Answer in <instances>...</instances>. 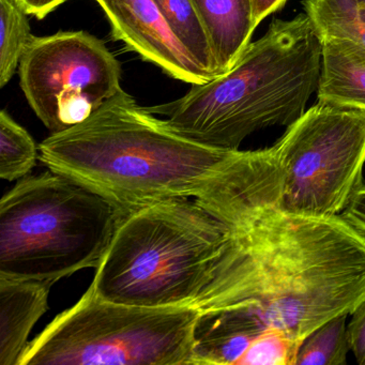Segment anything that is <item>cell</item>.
Wrapping results in <instances>:
<instances>
[{
	"label": "cell",
	"instance_id": "1",
	"mask_svg": "<svg viewBox=\"0 0 365 365\" xmlns=\"http://www.w3.org/2000/svg\"><path fill=\"white\" fill-rule=\"evenodd\" d=\"M39 160L127 211L193 200L232 224L279 204L282 175L273 147L213 148L170 130L120 91L91 117L39 145Z\"/></svg>",
	"mask_w": 365,
	"mask_h": 365
},
{
	"label": "cell",
	"instance_id": "2",
	"mask_svg": "<svg viewBox=\"0 0 365 365\" xmlns=\"http://www.w3.org/2000/svg\"><path fill=\"white\" fill-rule=\"evenodd\" d=\"M230 301L202 314L200 345L253 341L279 330L303 341L336 316L365 303V235L341 215H290L271 205L239 224Z\"/></svg>",
	"mask_w": 365,
	"mask_h": 365
},
{
	"label": "cell",
	"instance_id": "3",
	"mask_svg": "<svg viewBox=\"0 0 365 365\" xmlns=\"http://www.w3.org/2000/svg\"><path fill=\"white\" fill-rule=\"evenodd\" d=\"M239 228L193 200L177 198L123 213L91 287L104 300L149 307H225Z\"/></svg>",
	"mask_w": 365,
	"mask_h": 365
},
{
	"label": "cell",
	"instance_id": "4",
	"mask_svg": "<svg viewBox=\"0 0 365 365\" xmlns=\"http://www.w3.org/2000/svg\"><path fill=\"white\" fill-rule=\"evenodd\" d=\"M322 41L307 14L275 19L234 67L185 97L146 108L173 131L213 148L239 150L247 136L288 125L319 86Z\"/></svg>",
	"mask_w": 365,
	"mask_h": 365
},
{
	"label": "cell",
	"instance_id": "5",
	"mask_svg": "<svg viewBox=\"0 0 365 365\" xmlns=\"http://www.w3.org/2000/svg\"><path fill=\"white\" fill-rule=\"evenodd\" d=\"M123 213L52 170L21 179L0 200V277L54 284L97 270Z\"/></svg>",
	"mask_w": 365,
	"mask_h": 365
},
{
	"label": "cell",
	"instance_id": "6",
	"mask_svg": "<svg viewBox=\"0 0 365 365\" xmlns=\"http://www.w3.org/2000/svg\"><path fill=\"white\" fill-rule=\"evenodd\" d=\"M202 315L190 307L110 302L89 286L29 341L20 365H198Z\"/></svg>",
	"mask_w": 365,
	"mask_h": 365
},
{
	"label": "cell",
	"instance_id": "7",
	"mask_svg": "<svg viewBox=\"0 0 365 365\" xmlns=\"http://www.w3.org/2000/svg\"><path fill=\"white\" fill-rule=\"evenodd\" d=\"M272 147L283 175L277 208L339 215L363 185L365 110L318 101Z\"/></svg>",
	"mask_w": 365,
	"mask_h": 365
},
{
	"label": "cell",
	"instance_id": "8",
	"mask_svg": "<svg viewBox=\"0 0 365 365\" xmlns=\"http://www.w3.org/2000/svg\"><path fill=\"white\" fill-rule=\"evenodd\" d=\"M19 73L29 106L52 134L86 120L123 91L120 63L86 31L34 36Z\"/></svg>",
	"mask_w": 365,
	"mask_h": 365
},
{
	"label": "cell",
	"instance_id": "9",
	"mask_svg": "<svg viewBox=\"0 0 365 365\" xmlns=\"http://www.w3.org/2000/svg\"><path fill=\"white\" fill-rule=\"evenodd\" d=\"M113 29L123 41L145 61L191 85L213 78L177 39L155 0H96Z\"/></svg>",
	"mask_w": 365,
	"mask_h": 365
},
{
	"label": "cell",
	"instance_id": "10",
	"mask_svg": "<svg viewBox=\"0 0 365 365\" xmlns=\"http://www.w3.org/2000/svg\"><path fill=\"white\" fill-rule=\"evenodd\" d=\"M53 284L0 277V365H20Z\"/></svg>",
	"mask_w": 365,
	"mask_h": 365
},
{
	"label": "cell",
	"instance_id": "11",
	"mask_svg": "<svg viewBox=\"0 0 365 365\" xmlns=\"http://www.w3.org/2000/svg\"><path fill=\"white\" fill-rule=\"evenodd\" d=\"M220 76L230 71L256 29L251 0H193Z\"/></svg>",
	"mask_w": 365,
	"mask_h": 365
},
{
	"label": "cell",
	"instance_id": "12",
	"mask_svg": "<svg viewBox=\"0 0 365 365\" xmlns=\"http://www.w3.org/2000/svg\"><path fill=\"white\" fill-rule=\"evenodd\" d=\"M318 101L365 110V48L348 40L320 38Z\"/></svg>",
	"mask_w": 365,
	"mask_h": 365
},
{
	"label": "cell",
	"instance_id": "13",
	"mask_svg": "<svg viewBox=\"0 0 365 365\" xmlns=\"http://www.w3.org/2000/svg\"><path fill=\"white\" fill-rule=\"evenodd\" d=\"M155 1L174 35L189 51L192 57L213 78L219 76L208 37L193 0Z\"/></svg>",
	"mask_w": 365,
	"mask_h": 365
},
{
	"label": "cell",
	"instance_id": "14",
	"mask_svg": "<svg viewBox=\"0 0 365 365\" xmlns=\"http://www.w3.org/2000/svg\"><path fill=\"white\" fill-rule=\"evenodd\" d=\"M320 38L348 40L365 48V21L356 0H303Z\"/></svg>",
	"mask_w": 365,
	"mask_h": 365
},
{
	"label": "cell",
	"instance_id": "15",
	"mask_svg": "<svg viewBox=\"0 0 365 365\" xmlns=\"http://www.w3.org/2000/svg\"><path fill=\"white\" fill-rule=\"evenodd\" d=\"M27 12L16 0H0V87L11 81L31 43Z\"/></svg>",
	"mask_w": 365,
	"mask_h": 365
},
{
	"label": "cell",
	"instance_id": "16",
	"mask_svg": "<svg viewBox=\"0 0 365 365\" xmlns=\"http://www.w3.org/2000/svg\"><path fill=\"white\" fill-rule=\"evenodd\" d=\"M39 159V147L26 129L6 110L0 113V178L21 180L29 176Z\"/></svg>",
	"mask_w": 365,
	"mask_h": 365
},
{
	"label": "cell",
	"instance_id": "17",
	"mask_svg": "<svg viewBox=\"0 0 365 365\" xmlns=\"http://www.w3.org/2000/svg\"><path fill=\"white\" fill-rule=\"evenodd\" d=\"M348 316H336L314 330L301 344L294 365H345L350 350Z\"/></svg>",
	"mask_w": 365,
	"mask_h": 365
},
{
	"label": "cell",
	"instance_id": "18",
	"mask_svg": "<svg viewBox=\"0 0 365 365\" xmlns=\"http://www.w3.org/2000/svg\"><path fill=\"white\" fill-rule=\"evenodd\" d=\"M301 343L279 330L254 337L237 365H294Z\"/></svg>",
	"mask_w": 365,
	"mask_h": 365
},
{
	"label": "cell",
	"instance_id": "19",
	"mask_svg": "<svg viewBox=\"0 0 365 365\" xmlns=\"http://www.w3.org/2000/svg\"><path fill=\"white\" fill-rule=\"evenodd\" d=\"M350 350L359 364H365V303L354 313L347 326Z\"/></svg>",
	"mask_w": 365,
	"mask_h": 365
},
{
	"label": "cell",
	"instance_id": "20",
	"mask_svg": "<svg viewBox=\"0 0 365 365\" xmlns=\"http://www.w3.org/2000/svg\"><path fill=\"white\" fill-rule=\"evenodd\" d=\"M339 215L350 225L365 235V185L354 194Z\"/></svg>",
	"mask_w": 365,
	"mask_h": 365
},
{
	"label": "cell",
	"instance_id": "21",
	"mask_svg": "<svg viewBox=\"0 0 365 365\" xmlns=\"http://www.w3.org/2000/svg\"><path fill=\"white\" fill-rule=\"evenodd\" d=\"M16 1L24 8L29 16H34L38 20H42L67 0H16Z\"/></svg>",
	"mask_w": 365,
	"mask_h": 365
},
{
	"label": "cell",
	"instance_id": "22",
	"mask_svg": "<svg viewBox=\"0 0 365 365\" xmlns=\"http://www.w3.org/2000/svg\"><path fill=\"white\" fill-rule=\"evenodd\" d=\"M287 0H251L254 23L256 27L270 14L279 11Z\"/></svg>",
	"mask_w": 365,
	"mask_h": 365
},
{
	"label": "cell",
	"instance_id": "23",
	"mask_svg": "<svg viewBox=\"0 0 365 365\" xmlns=\"http://www.w3.org/2000/svg\"><path fill=\"white\" fill-rule=\"evenodd\" d=\"M360 7L365 8V0H356Z\"/></svg>",
	"mask_w": 365,
	"mask_h": 365
}]
</instances>
